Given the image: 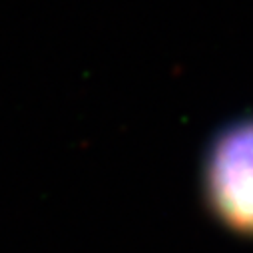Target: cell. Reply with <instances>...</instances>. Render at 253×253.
<instances>
[{
  "instance_id": "1",
  "label": "cell",
  "mask_w": 253,
  "mask_h": 253,
  "mask_svg": "<svg viewBox=\"0 0 253 253\" xmlns=\"http://www.w3.org/2000/svg\"><path fill=\"white\" fill-rule=\"evenodd\" d=\"M204 196L217 221L253 235V116L215 134L204 162Z\"/></svg>"
}]
</instances>
